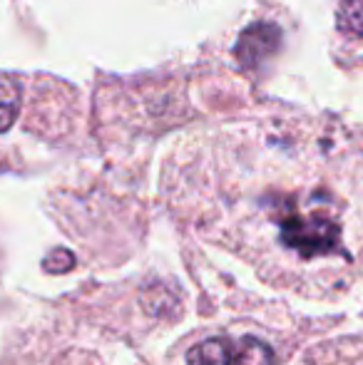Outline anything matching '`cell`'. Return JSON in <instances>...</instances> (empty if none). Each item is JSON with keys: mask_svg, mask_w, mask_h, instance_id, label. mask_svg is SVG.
<instances>
[{"mask_svg": "<svg viewBox=\"0 0 363 365\" xmlns=\"http://www.w3.org/2000/svg\"><path fill=\"white\" fill-rule=\"evenodd\" d=\"M284 132L281 125H244L204 140L192 217L276 284H349L363 264L351 204L326 174L294 169Z\"/></svg>", "mask_w": 363, "mask_h": 365, "instance_id": "6da1fadb", "label": "cell"}, {"mask_svg": "<svg viewBox=\"0 0 363 365\" xmlns=\"http://www.w3.org/2000/svg\"><path fill=\"white\" fill-rule=\"evenodd\" d=\"M274 351L254 336L232 341V365H274Z\"/></svg>", "mask_w": 363, "mask_h": 365, "instance_id": "7a4b0ae2", "label": "cell"}, {"mask_svg": "<svg viewBox=\"0 0 363 365\" xmlns=\"http://www.w3.org/2000/svg\"><path fill=\"white\" fill-rule=\"evenodd\" d=\"M189 365H232V341L227 338H209L187 353Z\"/></svg>", "mask_w": 363, "mask_h": 365, "instance_id": "3957f363", "label": "cell"}, {"mask_svg": "<svg viewBox=\"0 0 363 365\" xmlns=\"http://www.w3.org/2000/svg\"><path fill=\"white\" fill-rule=\"evenodd\" d=\"M20 112V87L10 77H0V132L13 127Z\"/></svg>", "mask_w": 363, "mask_h": 365, "instance_id": "277c9868", "label": "cell"}, {"mask_svg": "<svg viewBox=\"0 0 363 365\" xmlns=\"http://www.w3.org/2000/svg\"><path fill=\"white\" fill-rule=\"evenodd\" d=\"M339 23L344 30L363 38V0H344L339 10Z\"/></svg>", "mask_w": 363, "mask_h": 365, "instance_id": "5b68a950", "label": "cell"}]
</instances>
